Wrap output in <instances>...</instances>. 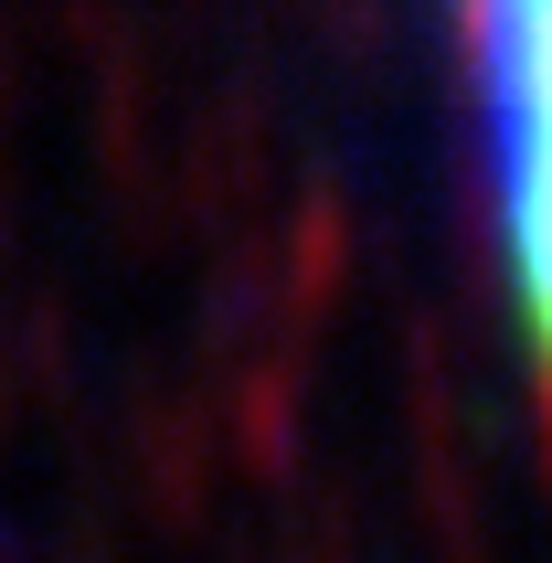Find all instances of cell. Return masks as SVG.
Segmentation results:
<instances>
[{"label":"cell","mask_w":552,"mask_h":563,"mask_svg":"<svg viewBox=\"0 0 552 563\" xmlns=\"http://www.w3.org/2000/svg\"><path fill=\"white\" fill-rule=\"evenodd\" d=\"M478 118H489V170H499V245L521 319L552 362V11H489L478 22Z\"/></svg>","instance_id":"1"}]
</instances>
